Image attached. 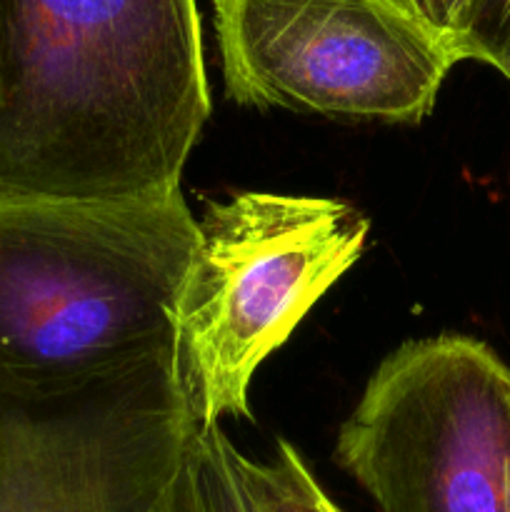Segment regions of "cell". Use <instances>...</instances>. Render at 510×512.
Wrapping results in <instances>:
<instances>
[{
	"label": "cell",
	"mask_w": 510,
	"mask_h": 512,
	"mask_svg": "<svg viewBox=\"0 0 510 512\" xmlns=\"http://www.w3.org/2000/svg\"><path fill=\"white\" fill-rule=\"evenodd\" d=\"M400 3L455 50V40H458L470 0H400Z\"/></svg>",
	"instance_id": "10"
},
{
	"label": "cell",
	"mask_w": 510,
	"mask_h": 512,
	"mask_svg": "<svg viewBox=\"0 0 510 512\" xmlns=\"http://www.w3.org/2000/svg\"><path fill=\"white\" fill-rule=\"evenodd\" d=\"M455 53L480 60L500 73L510 68V0H470L460 25Z\"/></svg>",
	"instance_id": "9"
},
{
	"label": "cell",
	"mask_w": 510,
	"mask_h": 512,
	"mask_svg": "<svg viewBox=\"0 0 510 512\" xmlns=\"http://www.w3.org/2000/svg\"><path fill=\"white\" fill-rule=\"evenodd\" d=\"M240 468L260 512H343L320 488L300 450L285 440L270 463L240 455Z\"/></svg>",
	"instance_id": "8"
},
{
	"label": "cell",
	"mask_w": 510,
	"mask_h": 512,
	"mask_svg": "<svg viewBox=\"0 0 510 512\" xmlns=\"http://www.w3.org/2000/svg\"><path fill=\"white\" fill-rule=\"evenodd\" d=\"M148 512H260L220 425H195Z\"/></svg>",
	"instance_id": "7"
},
{
	"label": "cell",
	"mask_w": 510,
	"mask_h": 512,
	"mask_svg": "<svg viewBox=\"0 0 510 512\" xmlns=\"http://www.w3.org/2000/svg\"><path fill=\"white\" fill-rule=\"evenodd\" d=\"M190 428L173 370L45 408L0 403V512H148Z\"/></svg>",
	"instance_id": "6"
},
{
	"label": "cell",
	"mask_w": 510,
	"mask_h": 512,
	"mask_svg": "<svg viewBox=\"0 0 510 512\" xmlns=\"http://www.w3.org/2000/svg\"><path fill=\"white\" fill-rule=\"evenodd\" d=\"M195 243L180 188L0 195V403L45 408L175 373V300Z\"/></svg>",
	"instance_id": "2"
},
{
	"label": "cell",
	"mask_w": 510,
	"mask_h": 512,
	"mask_svg": "<svg viewBox=\"0 0 510 512\" xmlns=\"http://www.w3.org/2000/svg\"><path fill=\"white\" fill-rule=\"evenodd\" d=\"M225 95L355 123L418 125L455 50L400 0H213Z\"/></svg>",
	"instance_id": "5"
},
{
	"label": "cell",
	"mask_w": 510,
	"mask_h": 512,
	"mask_svg": "<svg viewBox=\"0 0 510 512\" xmlns=\"http://www.w3.org/2000/svg\"><path fill=\"white\" fill-rule=\"evenodd\" d=\"M505 78H508V80H510V68H508V73H505Z\"/></svg>",
	"instance_id": "11"
},
{
	"label": "cell",
	"mask_w": 510,
	"mask_h": 512,
	"mask_svg": "<svg viewBox=\"0 0 510 512\" xmlns=\"http://www.w3.org/2000/svg\"><path fill=\"white\" fill-rule=\"evenodd\" d=\"M335 463L378 512H510V368L468 335L408 340L340 425Z\"/></svg>",
	"instance_id": "4"
},
{
	"label": "cell",
	"mask_w": 510,
	"mask_h": 512,
	"mask_svg": "<svg viewBox=\"0 0 510 512\" xmlns=\"http://www.w3.org/2000/svg\"><path fill=\"white\" fill-rule=\"evenodd\" d=\"M368 233L335 198L243 190L205 205L175 300V378L195 425L250 418L253 375L358 263Z\"/></svg>",
	"instance_id": "3"
},
{
	"label": "cell",
	"mask_w": 510,
	"mask_h": 512,
	"mask_svg": "<svg viewBox=\"0 0 510 512\" xmlns=\"http://www.w3.org/2000/svg\"><path fill=\"white\" fill-rule=\"evenodd\" d=\"M208 118L195 0H0V195L168 193Z\"/></svg>",
	"instance_id": "1"
}]
</instances>
